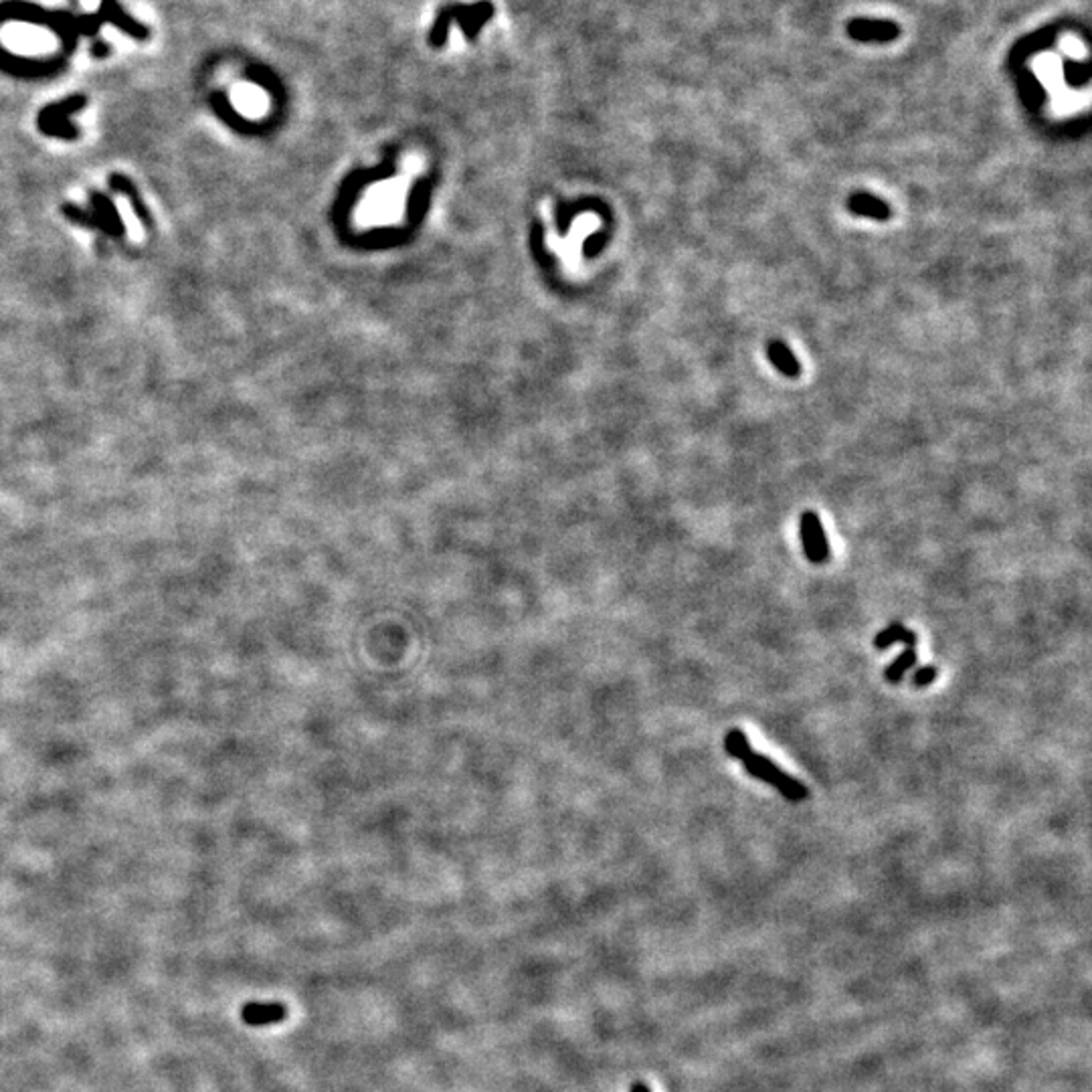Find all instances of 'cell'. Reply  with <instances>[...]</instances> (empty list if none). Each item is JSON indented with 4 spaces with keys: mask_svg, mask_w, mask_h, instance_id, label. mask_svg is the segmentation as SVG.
<instances>
[{
    "mask_svg": "<svg viewBox=\"0 0 1092 1092\" xmlns=\"http://www.w3.org/2000/svg\"><path fill=\"white\" fill-rule=\"evenodd\" d=\"M494 14H495L494 4L488 3V0L475 4H447V7H443L437 13V17H435L433 27L427 35L429 45L435 49L443 47V45L447 43L449 27H452L453 20L465 33V39L474 40L479 35V30L484 29V24L488 23Z\"/></svg>",
    "mask_w": 1092,
    "mask_h": 1092,
    "instance_id": "1",
    "label": "cell"
},
{
    "mask_svg": "<svg viewBox=\"0 0 1092 1092\" xmlns=\"http://www.w3.org/2000/svg\"><path fill=\"white\" fill-rule=\"evenodd\" d=\"M409 192V180H388L377 185L362 199L356 211V219L362 227L388 225L401 219L404 196Z\"/></svg>",
    "mask_w": 1092,
    "mask_h": 1092,
    "instance_id": "2",
    "label": "cell"
},
{
    "mask_svg": "<svg viewBox=\"0 0 1092 1092\" xmlns=\"http://www.w3.org/2000/svg\"><path fill=\"white\" fill-rule=\"evenodd\" d=\"M89 201L91 202L88 209H79L73 202H65L61 211L75 225L85 227V229H99L101 233L111 237V239H124L126 227L110 196L101 195L98 190H91Z\"/></svg>",
    "mask_w": 1092,
    "mask_h": 1092,
    "instance_id": "3",
    "label": "cell"
},
{
    "mask_svg": "<svg viewBox=\"0 0 1092 1092\" xmlns=\"http://www.w3.org/2000/svg\"><path fill=\"white\" fill-rule=\"evenodd\" d=\"M742 763H745V768L748 771V775L761 779V781H765V783H768V785H773L779 793H781L783 797H787L789 801L797 803V801H803V799L807 797V793H809L807 787L803 785L801 781H797L795 777L787 775V773L783 771V768H779L777 763H773L768 757L758 755V752L752 751L751 755L742 758Z\"/></svg>",
    "mask_w": 1092,
    "mask_h": 1092,
    "instance_id": "4",
    "label": "cell"
},
{
    "mask_svg": "<svg viewBox=\"0 0 1092 1092\" xmlns=\"http://www.w3.org/2000/svg\"><path fill=\"white\" fill-rule=\"evenodd\" d=\"M83 105L85 95H71L59 104H51L39 114V130L47 136H59L65 140L78 138L79 131L69 124V115L83 110Z\"/></svg>",
    "mask_w": 1092,
    "mask_h": 1092,
    "instance_id": "5",
    "label": "cell"
},
{
    "mask_svg": "<svg viewBox=\"0 0 1092 1092\" xmlns=\"http://www.w3.org/2000/svg\"><path fill=\"white\" fill-rule=\"evenodd\" d=\"M799 524H801V543L807 559L816 565L826 563L829 559V544L819 516L807 510V512H803Z\"/></svg>",
    "mask_w": 1092,
    "mask_h": 1092,
    "instance_id": "6",
    "label": "cell"
},
{
    "mask_svg": "<svg viewBox=\"0 0 1092 1092\" xmlns=\"http://www.w3.org/2000/svg\"><path fill=\"white\" fill-rule=\"evenodd\" d=\"M241 1020L245 1021L247 1025H253V1028L280 1024V1021L287 1020V1008L283 1004H277V1001H267V1004L251 1001V1004L243 1005Z\"/></svg>",
    "mask_w": 1092,
    "mask_h": 1092,
    "instance_id": "7",
    "label": "cell"
},
{
    "mask_svg": "<svg viewBox=\"0 0 1092 1092\" xmlns=\"http://www.w3.org/2000/svg\"><path fill=\"white\" fill-rule=\"evenodd\" d=\"M848 211H852L854 215L870 217V219H876V221L890 219V206L886 202L878 199V196L868 195V192H858V195L849 196Z\"/></svg>",
    "mask_w": 1092,
    "mask_h": 1092,
    "instance_id": "8",
    "label": "cell"
},
{
    "mask_svg": "<svg viewBox=\"0 0 1092 1092\" xmlns=\"http://www.w3.org/2000/svg\"><path fill=\"white\" fill-rule=\"evenodd\" d=\"M110 186H111V190L121 192V195L128 196V199H130V205H131V209H134V212H136V217H138V219H140L142 222H144V225L148 227V229H152V227H154V225H152L150 211L146 209L144 201H142V195L138 192V186H134V182H131V180L128 179V176H124V174H111V176H110Z\"/></svg>",
    "mask_w": 1092,
    "mask_h": 1092,
    "instance_id": "9",
    "label": "cell"
},
{
    "mask_svg": "<svg viewBox=\"0 0 1092 1092\" xmlns=\"http://www.w3.org/2000/svg\"><path fill=\"white\" fill-rule=\"evenodd\" d=\"M848 33L858 40H890L898 35V29L892 23H880V20H856L849 24Z\"/></svg>",
    "mask_w": 1092,
    "mask_h": 1092,
    "instance_id": "10",
    "label": "cell"
},
{
    "mask_svg": "<svg viewBox=\"0 0 1092 1092\" xmlns=\"http://www.w3.org/2000/svg\"><path fill=\"white\" fill-rule=\"evenodd\" d=\"M101 19L111 20V23H114L115 27L124 29L126 33L131 35V37H136V39H146V37H148V29L142 27V24L136 23V20H131L126 13H121V8L118 7V3H115V0H101Z\"/></svg>",
    "mask_w": 1092,
    "mask_h": 1092,
    "instance_id": "11",
    "label": "cell"
},
{
    "mask_svg": "<svg viewBox=\"0 0 1092 1092\" xmlns=\"http://www.w3.org/2000/svg\"><path fill=\"white\" fill-rule=\"evenodd\" d=\"M767 356H768V361L775 364L777 371L785 374V377L795 378V377H799V372H801V364L797 362L795 354L789 351L787 344H783L779 340L768 342L767 344Z\"/></svg>",
    "mask_w": 1092,
    "mask_h": 1092,
    "instance_id": "12",
    "label": "cell"
},
{
    "mask_svg": "<svg viewBox=\"0 0 1092 1092\" xmlns=\"http://www.w3.org/2000/svg\"><path fill=\"white\" fill-rule=\"evenodd\" d=\"M892 644H907V647L917 645V634L904 627L900 621L890 624L886 629H882L874 637V647L876 650H886Z\"/></svg>",
    "mask_w": 1092,
    "mask_h": 1092,
    "instance_id": "13",
    "label": "cell"
},
{
    "mask_svg": "<svg viewBox=\"0 0 1092 1092\" xmlns=\"http://www.w3.org/2000/svg\"><path fill=\"white\" fill-rule=\"evenodd\" d=\"M914 664H917V650H914V647H907V650H904L902 654H900L897 660L886 667V674L884 676H886L890 684H898L910 667H914Z\"/></svg>",
    "mask_w": 1092,
    "mask_h": 1092,
    "instance_id": "14",
    "label": "cell"
},
{
    "mask_svg": "<svg viewBox=\"0 0 1092 1092\" xmlns=\"http://www.w3.org/2000/svg\"><path fill=\"white\" fill-rule=\"evenodd\" d=\"M1036 71H1038L1040 79L1048 85H1058L1062 83V63L1056 55H1040L1036 59Z\"/></svg>",
    "mask_w": 1092,
    "mask_h": 1092,
    "instance_id": "15",
    "label": "cell"
},
{
    "mask_svg": "<svg viewBox=\"0 0 1092 1092\" xmlns=\"http://www.w3.org/2000/svg\"><path fill=\"white\" fill-rule=\"evenodd\" d=\"M725 748H726V752L732 758H741V761L752 752L751 745H748L747 735L742 731H738V728H732V731H728V735L725 738Z\"/></svg>",
    "mask_w": 1092,
    "mask_h": 1092,
    "instance_id": "16",
    "label": "cell"
},
{
    "mask_svg": "<svg viewBox=\"0 0 1092 1092\" xmlns=\"http://www.w3.org/2000/svg\"><path fill=\"white\" fill-rule=\"evenodd\" d=\"M1060 51L1064 55H1068V57H1072V59H1084L1086 57L1084 45H1082L1080 40L1074 39V37H1064V39H1062Z\"/></svg>",
    "mask_w": 1092,
    "mask_h": 1092,
    "instance_id": "17",
    "label": "cell"
},
{
    "mask_svg": "<svg viewBox=\"0 0 1092 1092\" xmlns=\"http://www.w3.org/2000/svg\"><path fill=\"white\" fill-rule=\"evenodd\" d=\"M937 676H939L937 667H934V666H923V667H918L917 672H914L913 684L917 688H924V686L933 684V682L937 680Z\"/></svg>",
    "mask_w": 1092,
    "mask_h": 1092,
    "instance_id": "18",
    "label": "cell"
},
{
    "mask_svg": "<svg viewBox=\"0 0 1092 1092\" xmlns=\"http://www.w3.org/2000/svg\"><path fill=\"white\" fill-rule=\"evenodd\" d=\"M94 53H95V57H105V55H108V47H105L104 43H95L94 45Z\"/></svg>",
    "mask_w": 1092,
    "mask_h": 1092,
    "instance_id": "19",
    "label": "cell"
},
{
    "mask_svg": "<svg viewBox=\"0 0 1092 1092\" xmlns=\"http://www.w3.org/2000/svg\"><path fill=\"white\" fill-rule=\"evenodd\" d=\"M631 1092H651V1090L650 1086L644 1084V1082H635V1084L631 1086Z\"/></svg>",
    "mask_w": 1092,
    "mask_h": 1092,
    "instance_id": "20",
    "label": "cell"
}]
</instances>
